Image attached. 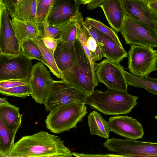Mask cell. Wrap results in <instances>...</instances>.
I'll use <instances>...</instances> for the list:
<instances>
[{"instance_id": "obj_39", "label": "cell", "mask_w": 157, "mask_h": 157, "mask_svg": "<svg viewBox=\"0 0 157 157\" xmlns=\"http://www.w3.org/2000/svg\"><path fill=\"white\" fill-rule=\"evenodd\" d=\"M9 103L6 98H0V105H3Z\"/></svg>"}, {"instance_id": "obj_6", "label": "cell", "mask_w": 157, "mask_h": 157, "mask_svg": "<svg viewBox=\"0 0 157 157\" xmlns=\"http://www.w3.org/2000/svg\"><path fill=\"white\" fill-rule=\"evenodd\" d=\"M103 145L108 151L121 157H157V142L112 138L107 139Z\"/></svg>"}, {"instance_id": "obj_19", "label": "cell", "mask_w": 157, "mask_h": 157, "mask_svg": "<svg viewBox=\"0 0 157 157\" xmlns=\"http://www.w3.org/2000/svg\"><path fill=\"white\" fill-rule=\"evenodd\" d=\"M97 31L98 42L104 57L111 62L118 63L128 57V54L123 47L120 46L97 29Z\"/></svg>"}, {"instance_id": "obj_37", "label": "cell", "mask_w": 157, "mask_h": 157, "mask_svg": "<svg viewBox=\"0 0 157 157\" xmlns=\"http://www.w3.org/2000/svg\"><path fill=\"white\" fill-rule=\"evenodd\" d=\"M147 6L151 11L157 16V1H148Z\"/></svg>"}, {"instance_id": "obj_33", "label": "cell", "mask_w": 157, "mask_h": 157, "mask_svg": "<svg viewBox=\"0 0 157 157\" xmlns=\"http://www.w3.org/2000/svg\"><path fill=\"white\" fill-rule=\"evenodd\" d=\"M29 84L28 81L9 80L0 81V88L8 89L25 85Z\"/></svg>"}, {"instance_id": "obj_40", "label": "cell", "mask_w": 157, "mask_h": 157, "mask_svg": "<svg viewBox=\"0 0 157 157\" xmlns=\"http://www.w3.org/2000/svg\"><path fill=\"white\" fill-rule=\"evenodd\" d=\"M155 118L157 120V114H156V116H155Z\"/></svg>"}, {"instance_id": "obj_26", "label": "cell", "mask_w": 157, "mask_h": 157, "mask_svg": "<svg viewBox=\"0 0 157 157\" xmlns=\"http://www.w3.org/2000/svg\"><path fill=\"white\" fill-rule=\"evenodd\" d=\"M43 37L39 36L33 40L38 46L41 51L43 57V62L49 68L51 71L58 78H61V72L56 63L53 54L44 44Z\"/></svg>"}, {"instance_id": "obj_32", "label": "cell", "mask_w": 157, "mask_h": 157, "mask_svg": "<svg viewBox=\"0 0 157 157\" xmlns=\"http://www.w3.org/2000/svg\"><path fill=\"white\" fill-rule=\"evenodd\" d=\"M38 25L42 31L44 37H50L57 39L60 38L62 33L61 26H56L49 24L47 18L43 23Z\"/></svg>"}, {"instance_id": "obj_15", "label": "cell", "mask_w": 157, "mask_h": 157, "mask_svg": "<svg viewBox=\"0 0 157 157\" xmlns=\"http://www.w3.org/2000/svg\"><path fill=\"white\" fill-rule=\"evenodd\" d=\"M111 131L126 138L136 140L143 138V127L136 119L126 115L110 117L109 119Z\"/></svg>"}, {"instance_id": "obj_7", "label": "cell", "mask_w": 157, "mask_h": 157, "mask_svg": "<svg viewBox=\"0 0 157 157\" xmlns=\"http://www.w3.org/2000/svg\"><path fill=\"white\" fill-rule=\"evenodd\" d=\"M89 96L74 86L63 80L53 81L44 103L46 110L74 102L85 103Z\"/></svg>"}, {"instance_id": "obj_25", "label": "cell", "mask_w": 157, "mask_h": 157, "mask_svg": "<svg viewBox=\"0 0 157 157\" xmlns=\"http://www.w3.org/2000/svg\"><path fill=\"white\" fill-rule=\"evenodd\" d=\"M16 132L10 129L0 117V157H9Z\"/></svg>"}, {"instance_id": "obj_1", "label": "cell", "mask_w": 157, "mask_h": 157, "mask_svg": "<svg viewBox=\"0 0 157 157\" xmlns=\"http://www.w3.org/2000/svg\"><path fill=\"white\" fill-rule=\"evenodd\" d=\"M73 155L60 137L41 131L22 136L15 143L9 157H71Z\"/></svg>"}, {"instance_id": "obj_29", "label": "cell", "mask_w": 157, "mask_h": 157, "mask_svg": "<svg viewBox=\"0 0 157 157\" xmlns=\"http://www.w3.org/2000/svg\"><path fill=\"white\" fill-rule=\"evenodd\" d=\"M62 33L61 40L74 43L77 39L76 27L75 20L73 18L68 22L61 26Z\"/></svg>"}, {"instance_id": "obj_3", "label": "cell", "mask_w": 157, "mask_h": 157, "mask_svg": "<svg viewBox=\"0 0 157 157\" xmlns=\"http://www.w3.org/2000/svg\"><path fill=\"white\" fill-rule=\"evenodd\" d=\"M76 57L72 66L61 72V79L74 86L89 96L94 90L98 81L94 76L89 59L79 41L75 43Z\"/></svg>"}, {"instance_id": "obj_10", "label": "cell", "mask_w": 157, "mask_h": 157, "mask_svg": "<svg viewBox=\"0 0 157 157\" xmlns=\"http://www.w3.org/2000/svg\"><path fill=\"white\" fill-rule=\"evenodd\" d=\"M95 74L98 81L107 88L122 91H127L128 85L123 72V67L104 59L94 65Z\"/></svg>"}, {"instance_id": "obj_35", "label": "cell", "mask_w": 157, "mask_h": 157, "mask_svg": "<svg viewBox=\"0 0 157 157\" xmlns=\"http://www.w3.org/2000/svg\"><path fill=\"white\" fill-rule=\"evenodd\" d=\"M21 0H3L9 14L12 11L14 6Z\"/></svg>"}, {"instance_id": "obj_34", "label": "cell", "mask_w": 157, "mask_h": 157, "mask_svg": "<svg viewBox=\"0 0 157 157\" xmlns=\"http://www.w3.org/2000/svg\"><path fill=\"white\" fill-rule=\"evenodd\" d=\"M42 40L45 46L53 54L57 47L59 39L46 37L43 38Z\"/></svg>"}, {"instance_id": "obj_38", "label": "cell", "mask_w": 157, "mask_h": 157, "mask_svg": "<svg viewBox=\"0 0 157 157\" xmlns=\"http://www.w3.org/2000/svg\"><path fill=\"white\" fill-rule=\"evenodd\" d=\"M80 4H88L93 0H77Z\"/></svg>"}, {"instance_id": "obj_28", "label": "cell", "mask_w": 157, "mask_h": 157, "mask_svg": "<svg viewBox=\"0 0 157 157\" xmlns=\"http://www.w3.org/2000/svg\"><path fill=\"white\" fill-rule=\"evenodd\" d=\"M84 23L90 25L107 36L120 46L123 47L115 32L101 21L89 17L85 19Z\"/></svg>"}, {"instance_id": "obj_23", "label": "cell", "mask_w": 157, "mask_h": 157, "mask_svg": "<svg viewBox=\"0 0 157 157\" xmlns=\"http://www.w3.org/2000/svg\"><path fill=\"white\" fill-rule=\"evenodd\" d=\"M87 121L90 134L107 139L111 130L109 122L103 118L101 113L94 110L87 117Z\"/></svg>"}, {"instance_id": "obj_30", "label": "cell", "mask_w": 157, "mask_h": 157, "mask_svg": "<svg viewBox=\"0 0 157 157\" xmlns=\"http://www.w3.org/2000/svg\"><path fill=\"white\" fill-rule=\"evenodd\" d=\"M54 1L37 0V24L43 23L47 18Z\"/></svg>"}, {"instance_id": "obj_20", "label": "cell", "mask_w": 157, "mask_h": 157, "mask_svg": "<svg viewBox=\"0 0 157 157\" xmlns=\"http://www.w3.org/2000/svg\"><path fill=\"white\" fill-rule=\"evenodd\" d=\"M11 23L16 36L20 44L25 41L33 40L39 36L44 37L42 30L37 23L19 20L12 17Z\"/></svg>"}, {"instance_id": "obj_4", "label": "cell", "mask_w": 157, "mask_h": 157, "mask_svg": "<svg viewBox=\"0 0 157 157\" xmlns=\"http://www.w3.org/2000/svg\"><path fill=\"white\" fill-rule=\"evenodd\" d=\"M84 103L74 102L58 107L50 111L45 120L46 128L59 134L76 127L87 113Z\"/></svg>"}, {"instance_id": "obj_14", "label": "cell", "mask_w": 157, "mask_h": 157, "mask_svg": "<svg viewBox=\"0 0 157 157\" xmlns=\"http://www.w3.org/2000/svg\"><path fill=\"white\" fill-rule=\"evenodd\" d=\"M125 14L144 27L157 32V16L148 6L147 0H121Z\"/></svg>"}, {"instance_id": "obj_8", "label": "cell", "mask_w": 157, "mask_h": 157, "mask_svg": "<svg viewBox=\"0 0 157 157\" xmlns=\"http://www.w3.org/2000/svg\"><path fill=\"white\" fill-rule=\"evenodd\" d=\"M33 66L22 52L14 55L0 53V81H28Z\"/></svg>"}, {"instance_id": "obj_16", "label": "cell", "mask_w": 157, "mask_h": 157, "mask_svg": "<svg viewBox=\"0 0 157 157\" xmlns=\"http://www.w3.org/2000/svg\"><path fill=\"white\" fill-rule=\"evenodd\" d=\"M80 4L77 0H55L47 20L51 24L61 26L74 16Z\"/></svg>"}, {"instance_id": "obj_9", "label": "cell", "mask_w": 157, "mask_h": 157, "mask_svg": "<svg viewBox=\"0 0 157 157\" xmlns=\"http://www.w3.org/2000/svg\"><path fill=\"white\" fill-rule=\"evenodd\" d=\"M120 32L127 44L157 48V32L149 29L127 15Z\"/></svg>"}, {"instance_id": "obj_24", "label": "cell", "mask_w": 157, "mask_h": 157, "mask_svg": "<svg viewBox=\"0 0 157 157\" xmlns=\"http://www.w3.org/2000/svg\"><path fill=\"white\" fill-rule=\"evenodd\" d=\"M123 72L128 85L144 89L149 93L157 95V78L148 76H136L124 69Z\"/></svg>"}, {"instance_id": "obj_22", "label": "cell", "mask_w": 157, "mask_h": 157, "mask_svg": "<svg viewBox=\"0 0 157 157\" xmlns=\"http://www.w3.org/2000/svg\"><path fill=\"white\" fill-rule=\"evenodd\" d=\"M0 117L11 130L17 132L22 121L19 108L8 103L0 105Z\"/></svg>"}, {"instance_id": "obj_5", "label": "cell", "mask_w": 157, "mask_h": 157, "mask_svg": "<svg viewBox=\"0 0 157 157\" xmlns=\"http://www.w3.org/2000/svg\"><path fill=\"white\" fill-rule=\"evenodd\" d=\"M149 46L131 45L128 54V69L139 77L148 76L157 70V50Z\"/></svg>"}, {"instance_id": "obj_17", "label": "cell", "mask_w": 157, "mask_h": 157, "mask_svg": "<svg viewBox=\"0 0 157 157\" xmlns=\"http://www.w3.org/2000/svg\"><path fill=\"white\" fill-rule=\"evenodd\" d=\"M99 7L112 29L120 32L126 15L121 0H105Z\"/></svg>"}, {"instance_id": "obj_31", "label": "cell", "mask_w": 157, "mask_h": 157, "mask_svg": "<svg viewBox=\"0 0 157 157\" xmlns=\"http://www.w3.org/2000/svg\"><path fill=\"white\" fill-rule=\"evenodd\" d=\"M0 93L8 96L25 98L31 95L32 91L28 84L8 89L0 88Z\"/></svg>"}, {"instance_id": "obj_36", "label": "cell", "mask_w": 157, "mask_h": 157, "mask_svg": "<svg viewBox=\"0 0 157 157\" xmlns=\"http://www.w3.org/2000/svg\"><path fill=\"white\" fill-rule=\"evenodd\" d=\"M105 0H93L87 4L86 6L88 10H91L96 9L103 3Z\"/></svg>"}, {"instance_id": "obj_41", "label": "cell", "mask_w": 157, "mask_h": 157, "mask_svg": "<svg viewBox=\"0 0 157 157\" xmlns=\"http://www.w3.org/2000/svg\"><path fill=\"white\" fill-rule=\"evenodd\" d=\"M152 1H157V0H151Z\"/></svg>"}, {"instance_id": "obj_18", "label": "cell", "mask_w": 157, "mask_h": 157, "mask_svg": "<svg viewBox=\"0 0 157 157\" xmlns=\"http://www.w3.org/2000/svg\"><path fill=\"white\" fill-rule=\"evenodd\" d=\"M53 56L57 66L61 72L68 70L72 66L75 60V43L59 39Z\"/></svg>"}, {"instance_id": "obj_2", "label": "cell", "mask_w": 157, "mask_h": 157, "mask_svg": "<svg viewBox=\"0 0 157 157\" xmlns=\"http://www.w3.org/2000/svg\"><path fill=\"white\" fill-rule=\"evenodd\" d=\"M138 97L122 91L107 88L105 91L97 89L87 97L85 104L105 115H118L130 113L138 104Z\"/></svg>"}, {"instance_id": "obj_12", "label": "cell", "mask_w": 157, "mask_h": 157, "mask_svg": "<svg viewBox=\"0 0 157 157\" xmlns=\"http://www.w3.org/2000/svg\"><path fill=\"white\" fill-rule=\"evenodd\" d=\"M53 81L42 63L33 66L28 82L32 91L31 96L36 103L44 104Z\"/></svg>"}, {"instance_id": "obj_13", "label": "cell", "mask_w": 157, "mask_h": 157, "mask_svg": "<svg viewBox=\"0 0 157 157\" xmlns=\"http://www.w3.org/2000/svg\"><path fill=\"white\" fill-rule=\"evenodd\" d=\"M0 53L19 54L21 52V44L16 36L3 0H0Z\"/></svg>"}, {"instance_id": "obj_27", "label": "cell", "mask_w": 157, "mask_h": 157, "mask_svg": "<svg viewBox=\"0 0 157 157\" xmlns=\"http://www.w3.org/2000/svg\"><path fill=\"white\" fill-rule=\"evenodd\" d=\"M21 48L23 54L27 58L31 60L36 59L43 62V57L40 49L32 40L28 39L23 42Z\"/></svg>"}, {"instance_id": "obj_11", "label": "cell", "mask_w": 157, "mask_h": 157, "mask_svg": "<svg viewBox=\"0 0 157 157\" xmlns=\"http://www.w3.org/2000/svg\"><path fill=\"white\" fill-rule=\"evenodd\" d=\"M72 18L75 23L77 39L79 41L87 55L91 64L93 75L97 79L95 74L94 65L96 61L101 60L104 57L98 39H95L90 35L85 26L83 17L79 12V9L77 11Z\"/></svg>"}, {"instance_id": "obj_21", "label": "cell", "mask_w": 157, "mask_h": 157, "mask_svg": "<svg viewBox=\"0 0 157 157\" xmlns=\"http://www.w3.org/2000/svg\"><path fill=\"white\" fill-rule=\"evenodd\" d=\"M37 0H21L9 14L12 17L36 23Z\"/></svg>"}]
</instances>
